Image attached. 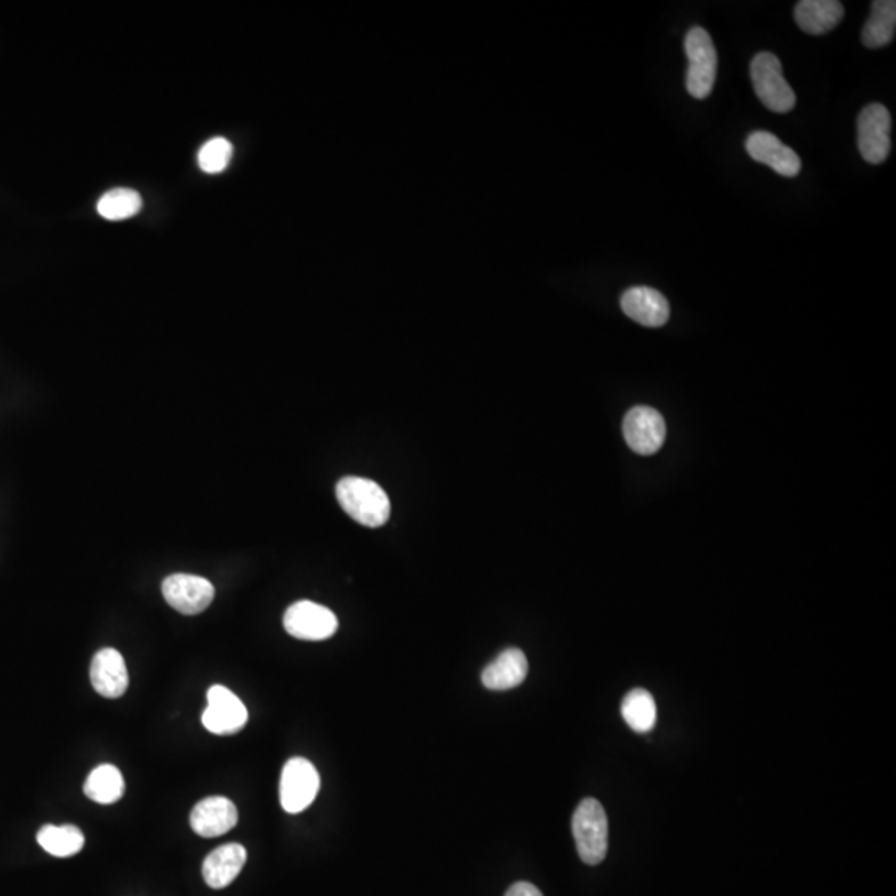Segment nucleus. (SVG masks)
<instances>
[{
  "label": "nucleus",
  "mask_w": 896,
  "mask_h": 896,
  "mask_svg": "<svg viewBox=\"0 0 896 896\" xmlns=\"http://www.w3.org/2000/svg\"><path fill=\"white\" fill-rule=\"evenodd\" d=\"M284 630L303 641L329 640L339 627L338 616L329 608L313 601H297L284 613Z\"/></svg>",
  "instance_id": "0eeeda50"
},
{
  "label": "nucleus",
  "mask_w": 896,
  "mask_h": 896,
  "mask_svg": "<svg viewBox=\"0 0 896 896\" xmlns=\"http://www.w3.org/2000/svg\"><path fill=\"white\" fill-rule=\"evenodd\" d=\"M162 591L166 603L186 616L203 613L215 600V587L195 575H172L163 581Z\"/></svg>",
  "instance_id": "6e6552de"
},
{
  "label": "nucleus",
  "mask_w": 896,
  "mask_h": 896,
  "mask_svg": "<svg viewBox=\"0 0 896 896\" xmlns=\"http://www.w3.org/2000/svg\"><path fill=\"white\" fill-rule=\"evenodd\" d=\"M142 205V196L135 189L116 188L101 196L97 211L108 221H122V219L132 218L140 212Z\"/></svg>",
  "instance_id": "4be33fe9"
},
{
  "label": "nucleus",
  "mask_w": 896,
  "mask_h": 896,
  "mask_svg": "<svg viewBox=\"0 0 896 896\" xmlns=\"http://www.w3.org/2000/svg\"><path fill=\"white\" fill-rule=\"evenodd\" d=\"M320 777L307 758L294 757L284 765L281 774V806L287 813L304 812L316 800Z\"/></svg>",
  "instance_id": "39448f33"
},
{
  "label": "nucleus",
  "mask_w": 896,
  "mask_h": 896,
  "mask_svg": "<svg viewBox=\"0 0 896 896\" xmlns=\"http://www.w3.org/2000/svg\"><path fill=\"white\" fill-rule=\"evenodd\" d=\"M621 309L634 323L644 327H660L669 319V303L657 289L634 286L621 296Z\"/></svg>",
  "instance_id": "4468645a"
},
{
  "label": "nucleus",
  "mask_w": 896,
  "mask_h": 896,
  "mask_svg": "<svg viewBox=\"0 0 896 896\" xmlns=\"http://www.w3.org/2000/svg\"><path fill=\"white\" fill-rule=\"evenodd\" d=\"M623 434L631 450L640 456H653L666 440V424L656 408L640 405L624 417Z\"/></svg>",
  "instance_id": "9d476101"
},
{
  "label": "nucleus",
  "mask_w": 896,
  "mask_h": 896,
  "mask_svg": "<svg viewBox=\"0 0 896 896\" xmlns=\"http://www.w3.org/2000/svg\"><path fill=\"white\" fill-rule=\"evenodd\" d=\"M201 721L211 734H237L247 725L248 709L230 689L212 686L208 691V708L203 712Z\"/></svg>",
  "instance_id": "1a4fd4ad"
},
{
  "label": "nucleus",
  "mask_w": 896,
  "mask_h": 896,
  "mask_svg": "<svg viewBox=\"0 0 896 896\" xmlns=\"http://www.w3.org/2000/svg\"><path fill=\"white\" fill-rule=\"evenodd\" d=\"M751 78L755 95L768 110L787 113L796 107V94L784 77L780 61L771 52L755 55L751 64Z\"/></svg>",
  "instance_id": "7ed1b4c3"
},
{
  "label": "nucleus",
  "mask_w": 896,
  "mask_h": 896,
  "mask_svg": "<svg viewBox=\"0 0 896 896\" xmlns=\"http://www.w3.org/2000/svg\"><path fill=\"white\" fill-rule=\"evenodd\" d=\"M859 150L865 162L872 165H879L888 159L892 142V117L885 105L870 103L860 111L859 122Z\"/></svg>",
  "instance_id": "423d86ee"
},
{
  "label": "nucleus",
  "mask_w": 896,
  "mask_h": 896,
  "mask_svg": "<svg viewBox=\"0 0 896 896\" xmlns=\"http://www.w3.org/2000/svg\"><path fill=\"white\" fill-rule=\"evenodd\" d=\"M895 0H875L872 12L862 31V42L868 48H882L895 39Z\"/></svg>",
  "instance_id": "a211bd4d"
},
{
  "label": "nucleus",
  "mask_w": 896,
  "mask_h": 896,
  "mask_svg": "<svg viewBox=\"0 0 896 896\" xmlns=\"http://www.w3.org/2000/svg\"><path fill=\"white\" fill-rule=\"evenodd\" d=\"M685 48L689 61L686 88L691 97L704 100L711 95L718 74V52L714 42L708 31L695 28L686 35Z\"/></svg>",
  "instance_id": "20e7f679"
},
{
  "label": "nucleus",
  "mask_w": 896,
  "mask_h": 896,
  "mask_svg": "<svg viewBox=\"0 0 896 896\" xmlns=\"http://www.w3.org/2000/svg\"><path fill=\"white\" fill-rule=\"evenodd\" d=\"M528 676V659L518 647H509L500 653L489 666L483 669L482 682L492 691H509L518 688Z\"/></svg>",
  "instance_id": "dca6fc26"
},
{
  "label": "nucleus",
  "mask_w": 896,
  "mask_h": 896,
  "mask_svg": "<svg viewBox=\"0 0 896 896\" xmlns=\"http://www.w3.org/2000/svg\"><path fill=\"white\" fill-rule=\"evenodd\" d=\"M91 686L107 699H119L129 689V669L125 659L113 647L98 651L91 660Z\"/></svg>",
  "instance_id": "f8f14e48"
},
{
  "label": "nucleus",
  "mask_w": 896,
  "mask_h": 896,
  "mask_svg": "<svg viewBox=\"0 0 896 896\" xmlns=\"http://www.w3.org/2000/svg\"><path fill=\"white\" fill-rule=\"evenodd\" d=\"M575 842L578 855L588 865H600L608 853V817L598 800L584 799L575 810Z\"/></svg>",
  "instance_id": "f03ea898"
},
{
  "label": "nucleus",
  "mask_w": 896,
  "mask_h": 896,
  "mask_svg": "<svg viewBox=\"0 0 896 896\" xmlns=\"http://www.w3.org/2000/svg\"><path fill=\"white\" fill-rule=\"evenodd\" d=\"M233 156V145L227 139L209 140L201 146L198 153L199 168L209 175H216L227 170Z\"/></svg>",
  "instance_id": "5701e85b"
},
{
  "label": "nucleus",
  "mask_w": 896,
  "mask_h": 896,
  "mask_svg": "<svg viewBox=\"0 0 896 896\" xmlns=\"http://www.w3.org/2000/svg\"><path fill=\"white\" fill-rule=\"evenodd\" d=\"M845 15L839 0H802L796 6V22L806 34L823 35L833 31Z\"/></svg>",
  "instance_id": "f3484780"
},
{
  "label": "nucleus",
  "mask_w": 896,
  "mask_h": 896,
  "mask_svg": "<svg viewBox=\"0 0 896 896\" xmlns=\"http://www.w3.org/2000/svg\"><path fill=\"white\" fill-rule=\"evenodd\" d=\"M247 849L240 843H228L212 850L203 862V878L212 889L227 888L234 882L247 863Z\"/></svg>",
  "instance_id": "2eb2a0df"
},
{
  "label": "nucleus",
  "mask_w": 896,
  "mask_h": 896,
  "mask_svg": "<svg viewBox=\"0 0 896 896\" xmlns=\"http://www.w3.org/2000/svg\"><path fill=\"white\" fill-rule=\"evenodd\" d=\"M189 823L199 837L215 839L237 827L238 809L227 797H208L193 809Z\"/></svg>",
  "instance_id": "ddd939ff"
},
{
  "label": "nucleus",
  "mask_w": 896,
  "mask_h": 896,
  "mask_svg": "<svg viewBox=\"0 0 896 896\" xmlns=\"http://www.w3.org/2000/svg\"><path fill=\"white\" fill-rule=\"evenodd\" d=\"M621 714H623L624 721L634 732L644 734V732H649L656 724V702H654L653 696L646 689H633L623 699Z\"/></svg>",
  "instance_id": "412c9836"
},
{
  "label": "nucleus",
  "mask_w": 896,
  "mask_h": 896,
  "mask_svg": "<svg viewBox=\"0 0 896 896\" xmlns=\"http://www.w3.org/2000/svg\"><path fill=\"white\" fill-rule=\"evenodd\" d=\"M37 842L45 852L58 859L77 855L85 845V837L74 826H45L37 833Z\"/></svg>",
  "instance_id": "aec40b11"
},
{
  "label": "nucleus",
  "mask_w": 896,
  "mask_h": 896,
  "mask_svg": "<svg viewBox=\"0 0 896 896\" xmlns=\"http://www.w3.org/2000/svg\"><path fill=\"white\" fill-rule=\"evenodd\" d=\"M749 155L762 165L771 166L778 175L796 178L802 168L799 155L790 146L784 145L774 133L757 130L745 142Z\"/></svg>",
  "instance_id": "9b49d317"
},
{
  "label": "nucleus",
  "mask_w": 896,
  "mask_h": 896,
  "mask_svg": "<svg viewBox=\"0 0 896 896\" xmlns=\"http://www.w3.org/2000/svg\"><path fill=\"white\" fill-rule=\"evenodd\" d=\"M85 796L101 806L119 802L125 793V780L116 765H98L88 775L84 786Z\"/></svg>",
  "instance_id": "6ab92c4d"
},
{
  "label": "nucleus",
  "mask_w": 896,
  "mask_h": 896,
  "mask_svg": "<svg viewBox=\"0 0 896 896\" xmlns=\"http://www.w3.org/2000/svg\"><path fill=\"white\" fill-rule=\"evenodd\" d=\"M339 505L361 525L379 528L391 516V500L382 487L361 477H345L336 487Z\"/></svg>",
  "instance_id": "f257e3e1"
},
{
  "label": "nucleus",
  "mask_w": 896,
  "mask_h": 896,
  "mask_svg": "<svg viewBox=\"0 0 896 896\" xmlns=\"http://www.w3.org/2000/svg\"><path fill=\"white\" fill-rule=\"evenodd\" d=\"M505 896H543L542 892L532 883L518 882L510 886Z\"/></svg>",
  "instance_id": "b1692460"
}]
</instances>
